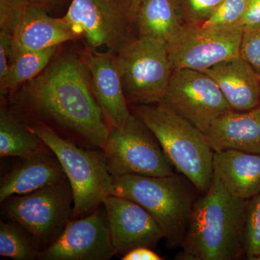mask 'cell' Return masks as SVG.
I'll use <instances>...</instances> for the list:
<instances>
[{
  "label": "cell",
  "instance_id": "obj_1",
  "mask_svg": "<svg viewBox=\"0 0 260 260\" xmlns=\"http://www.w3.org/2000/svg\"><path fill=\"white\" fill-rule=\"evenodd\" d=\"M18 107L102 149L110 126L92 89L91 77L83 56L66 52L54 56L47 68L20 86Z\"/></svg>",
  "mask_w": 260,
  "mask_h": 260
},
{
  "label": "cell",
  "instance_id": "obj_2",
  "mask_svg": "<svg viewBox=\"0 0 260 260\" xmlns=\"http://www.w3.org/2000/svg\"><path fill=\"white\" fill-rule=\"evenodd\" d=\"M248 200L231 194L213 174L195 202L177 260H237L244 256Z\"/></svg>",
  "mask_w": 260,
  "mask_h": 260
},
{
  "label": "cell",
  "instance_id": "obj_3",
  "mask_svg": "<svg viewBox=\"0 0 260 260\" xmlns=\"http://www.w3.org/2000/svg\"><path fill=\"white\" fill-rule=\"evenodd\" d=\"M112 194L135 202L156 220L169 249L180 247L200 192L184 174L112 177Z\"/></svg>",
  "mask_w": 260,
  "mask_h": 260
},
{
  "label": "cell",
  "instance_id": "obj_4",
  "mask_svg": "<svg viewBox=\"0 0 260 260\" xmlns=\"http://www.w3.org/2000/svg\"><path fill=\"white\" fill-rule=\"evenodd\" d=\"M129 108L151 130L174 169L205 194L213 179L214 151L204 133L158 104Z\"/></svg>",
  "mask_w": 260,
  "mask_h": 260
},
{
  "label": "cell",
  "instance_id": "obj_5",
  "mask_svg": "<svg viewBox=\"0 0 260 260\" xmlns=\"http://www.w3.org/2000/svg\"><path fill=\"white\" fill-rule=\"evenodd\" d=\"M62 167L74 198L71 219L88 216L112 194L113 177L103 152L80 148L44 123L26 124Z\"/></svg>",
  "mask_w": 260,
  "mask_h": 260
},
{
  "label": "cell",
  "instance_id": "obj_6",
  "mask_svg": "<svg viewBox=\"0 0 260 260\" xmlns=\"http://www.w3.org/2000/svg\"><path fill=\"white\" fill-rule=\"evenodd\" d=\"M129 107L157 104L173 73L168 44L152 38H133L116 54Z\"/></svg>",
  "mask_w": 260,
  "mask_h": 260
},
{
  "label": "cell",
  "instance_id": "obj_7",
  "mask_svg": "<svg viewBox=\"0 0 260 260\" xmlns=\"http://www.w3.org/2000/svg\"><path fill=\"white\" fill-rule=\"evenodd\" d=\"M4 213L31 236L41 251L61 235L71 220L74 198L68 178L28 194L4 202Z\"/></svg>",
  "mask_w": 260,
  "mask_h": 260
},
{
  "label": "cell",
  "instance_id": "obj_8",
  "mask_svg": "<svg viewBox=\"0 0 260 260\" xmlns=\"http://www.w3.org/2000/svg\"><path fill=\"white\" fill-rule=\"evenodd\" d=\"M102 150L112 177H166L176 173L151 130L133 113L121 127H110Z\"/></svg>",
  "mask_w": 260,
  "mask_h": 260
},
{
  "label": "cell",
  "instance_id": "obj_9",
  "mask_svg": "<svg viewBox=\"0 0 260 260\" xmlns=\"http://www.w3.org/2000/svg\"><path fill=\"white\" fill-rule=\"evenodd\" d=\"M62 18L92 50L116 54L134 38L132 0H71Z\"/></svg>",
  "mask_w": 260,
  "mask_h": 260
},
{
  "label": "cell",
  "instance_id": "obj_10",
  "mask_svg": "<svg viewBox=\"0 0 260 260\" xmlns=\"http://www.w3.org/2000/svg\"><path fill=\"white\" fill-rule=\"evenodd\" d=\"M158 105L204 132L214 119L232 110L218 85L199 70H173L170 81Z\"/></svg>",
  "mask_w": 260,
  "mask_h": 260
},
{
  "label": "cell",
  "instance_id": "obj_11",
  "mask_svg": "<svg viewBox=\"0 0 260 260\" xmlns=\"http://www.w3.org/2000/svg\"><path fill=\"white\" fill-rule=\"evenodd\" d=\"M243 31L235 28H205L185 24L168 44L173 70L204 71L240 56Z\"/></svg>",
  "mask_w": 260,
  "mask_h": 260
},
{
  "label": "cell",
  "instance_id": "obj_12",
  "mask_svg": "<svg viewBox=\"0 0 260 260\" xmlns=\"http://www.w3.org/2000/svg\"><path fill=\"white\" fill-rule=\"evenodd\" d=\"M105 209L71 219L59 238L41 251L42 260H108L116 255Z\"/></svg>",
  "mask_w": 260,
  "mask_h": 260
},
{
  "label": "cell",
  "instance_id": "obj_13",
  "mask_svg": "<svg viewBox=\"0 0 260 260\" xmlns=\"http://www.w3.org/2000/svg\"><path fill=\"white\" fill-rule=\"evenodd\" d=\"M103 205L113 246L121 257L135 248L155 249L164 239L156 220L133 200L109 195Z\"/></svg>",
  "mask_w": 260,
  "mask_h": 260
},
{
  "label": "cell",
  "instance_id": "obj_14",
  "mask_svg": "<svg viewBox=\"0 0 260 260\" xmlns=\"http://www.w3.org/2000/svg\"><path fill=\"white\" fill-rule=\"evenodd\" d=\"M83 57L91 77L94 96L110 127H121L132 114L126 102L116 54L89 49Z\"/></svg>",
  "mask_w": 260,
  "mask_h": 260
},
{
  "label": "cell",
  "instance_id": "obj_15",
  "mask_svg": "<svg viewBox=\"0 0 260 260\" xmlns=\"http://www.w3.org/2000/svg\"><path fill=\"white\" fill-rule=\"evenodd\" d=\"M80 39L69 24L30 5L13 34L10 62L23 53L59 47Z\"/></svg>",
  "mask_w": 260,
  "mask_h": 260
},
{
  "label": "cell",
  "instance_id": "obj_16",
  "mask_svg": "<svg viewBox=\"0 0 260 260\" xmlns=\"http://www.w3.org/2000/svg\"><path fill=\"white\" fill-rule=\"evenodd\" d=\"M203 133L214 152L236 150L260 153V107L223 113Z\"/></svg>",
  "mask_w": 260,
  "mask_h": 260
},
{
  "label": "cell",
  "instance_id": "obj_17",
  "mask_svg": "<svg viewBox=\"0 0 260 260\" xmlns=\"http://www.w3.org/2000/svg\"><path fill=\"white\" fill-rule=\"evenodd\" d=\"M203 72L218 85L233 110L260 107V76L242 56L226 59Z\"/></svg>",
  "mask_w": 260,
  "mask_h": 260
},
{
  "label": "cell",
  "instance_id": "obj_18",
  "mask_svg": "<svg viewBox=\"0 0 260 260\" xmlns=\"http://www.w3.org/2000/svg\"><path fill=\"white\" fill-rule=\"evenodd\" d=\"M49 153L44 151L23 158L3 178L0 185L1 203L10 197L28 194L67 179L55 155Z\"/></svg>",
  "mask_w": 260,
  "mask_h": 260
},
{
  "label": "cell",
  "instance_id": "obj_19",
  "mask_svg": "<svg viewBox=\"0 0 260 260\" xmlns=\"http://www.w3.org/2000/svg\"><path fill=\"white\" fill-rule=\"evenodd\" d=\"M214 175L229 192L249 200L260 191V153L236 150L215 151Z\"/></svg>",
  "mask_w": 260,
  "mask_h": 260
},
{
  "label": "cell",
  "instance_id": "obj_20",
  "mask_svg": "<svg viewBox=\"0 0 260 260\" xmlns=\"http://www.w3.org/2000/svg\"><path fill=\"white\" fill-rule=\"evenodd\" d=\"M138 36L169 44L183 24L175 0H142L135 15Z\"/></svg>",
  "mask_w": 260,
  "mask_h": 260
},
{
  "label": "cell",
  "instance_id": "obj_21",
  "mask_svg": "<svg viewBox=\"0 0 260 260\" xmlns=\"http://www.w3.org/2000/svg\"><path fill=\"white\" fill-rule=\"evenodd\" d=\"M48 148L28 126L7 109L0 112V156L29 158Z\"/></svg>",
  "mask_w": 260,
  "mask_h": 260
},
{
  "label": "cell",
  "instance_id": "obj_22",
  "mask_svg": "<svg viewBox=\"0 0 260 260\" xmlns=\"http://www.w3.org/2000/svg\"><path fill=\"white\" fill-rule=\"evenodd\" d=\"M58 47L29 51L16 56L10 62L8 73L0 80L1 93L13 91L37 78L54 59Z\"/></svg>",
  "mask_w": 260,
  "mask_h": 260
},
{
  "label": "cell",
  "instance_id": "obj_23",
  "mask_svg": "<svg viewBox=\"0 0 260 260\" xmlns=\"http://www.w3.org/2000/svg\"><path fill=\"white\" fill-rule=\"evenodd\" d=\"M41 250L31 236L14 222L0 223V255L15 260L38 259Z\"/></svg>",
  "mask_w": 260,
  "mask_h": 260
},
{
  "label": "cell",
  "instance_id": "obj_24",
  "mask_svg": "<svg viewBox=\"0 0 260 260\" xmlns=\"http://www.w3.org/2000/svg\"><path fill=\"white\" fill-rule=\"evenodd\" d=\"M244 256L260 260V191L248 200L244 229Z\"/></svg>",
  "mask_w": 260,
  "mask_h": 260
},
{
  "label": "cell",
  "instance_id": "obj_25",
  "mask_svg": "<svg viewBox=\"0 0 260 260\" xmlns=\"http://www.w3.org/2000/svg\"><path fill=\"white\" fill-rule=\"evenodd\" d=\"M249 0H223L213 14L201 25L205 28H234Z\"/></svg>",
  "mask_w": 260,
  "mask_h": 260
},
{
  "label": "cell",
  "instance_id": "obj_26",
  "mask_svg": "<svg viewBox=\"0 0 260 260\" xmlns=\"http://www.w3.org/2000/svg\"><path fill=\"white\" fill-rule=\"evenodd\" d=\"M223 0H175L183 24H202L213 14Z\"/></svg>",
  "mask_w": 260,
  "mask_h": 260
},
{
  "label": "cell",
  "instance_id": "obj_27",
  "mask_svg": "<svg viewBox=\"0 0 260 260\" xmlns=\"http://www.w3.org/2000/svg\"><path fill=\"white\" fill-rule=\"evenodd\" d=\"M30 5L28 0H0V31L13 36Z\"/></svg>",
  "mask_w": 260,
  "mask_h": 260
},
{
  "label": "cell",
  "instance_id": "obj_28",
  "mask_svg": "<svg viewBox=\"0 0 260 260\" xmlns=\"http://www.w3.org/2000/svg\"><path fill=\"white\" fill-rule=\"evenodd\" d=\"M240 56L260 76V25L243 32Z\"/></svg>",
  "mask_w": 260,
  "mask_h": 260
},
{
  "label": "cell",
  "instance_id": "obj_29",
  "mask_svg": "<svg viewBox=\"0 0 260 260\" xmlns=\"http://www.w3.org/2000/svg\"><path fill=\"white\" fill-rule=\"evenodd\" d=\"M260 25V0H249L244 15L234 28L244 32Z\"/></svg>",
  "mask_w": 260,
  "mask_h": 260
},
{
  "label": "cell",
  "instance_id": "obj_30",
  "mask_svg": "<svg viewBox=\"0 0 260 260\" xmlns=\"http://www.w3.org/2000/svg\"><path fill=\"white\" fill-rule=\"evenodd\" d=\"M13 36L8 32L0 31V80L8 73L10 64Z\"/></svg>",
  "mask_w": 260,
  "mask_h": 260
},
{
  "label": "cell",
  "instance_id": "obj_31",
  "mask_svg": "<svg viewBox=\"0 0 260 260\" xmlns=\"http://www.w3.org/2000/svg\"><path fill=\"white\" fill-rule=\"evenodd\" d=\"M121 259L122 260H161L164 259V258L156 254L153 249L141 246V247L135 248L126 253Z\"/></svg>",
  "mask_w": 260,
  "mask_h": 260
},
{
  "label": "cell",
  "instance_id": "obj_32",
  "mask_svg": "<svg viewBox=\"0 0 260 260\" xmlns=\"http://www.w3.org/2000/svg\"><path fill=\"white\" fill-rule=\"evenodd\" d=\"M32 6L37 7L46 10L49 13L64 8L67 5L69 6L71 0H28Z\"/></svg>",
  "mask_w": 260,
  "mask_h": 260
},
{
  "label": "cell",
  "instance_id": "obj_33",
  "mask_svg": "<svg viewBox=\"0 0 260 260\" xmlns=\"http://www.w3.org/2000/svg\"><path fill=\"white\" fill-rule=\"evenodd\" d=\"M141 2L142 0H132V13H133V18H134V20L137 11H138V8H139Z\"/></svg>",
  "mask_w": 260,
  "mask_h": 260
}]
</instances>
